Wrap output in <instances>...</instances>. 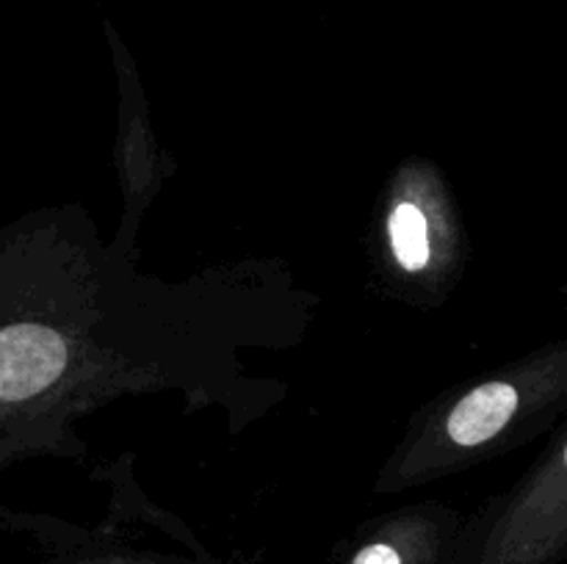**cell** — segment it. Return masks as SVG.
I'll return each mask as SVG.
<instances>
[{
    "mask_svg": "<svg viewBox=\"0 0 567 564\" xmlns=\"http://www.w3.org/2000/svg\"><path fill=\"white\" fill-rule=\"evenodd\" d=\"M66 368V343L39 324L0 330V398L25 401L59 382Z\"/></svg>",
    "mask_w": 567,
    "mask_h": 564,
    "instance_id": "obj_1",
    "label": "cell"
},
{
    "mask_svg": "<svg viewBox=\"0 0 567 564\" xmlns=\"http://www.w3.org/2000/svg\"><path fill=\"white\" fill-rule=\"evenodd\" d=\"M518 407V390L504 382L476 387L449 415V437L460 446H480L507 426Z\"/></svg>",
    "mask_w": 567,
    "mask_h": 564,
    "instance_id": "obj_2",
    "label": "cell"
},
{
    "mask_svg": "<svg viewBox=\"0 0 567 564\" xmlns=\"http://www.w3.org/2000/svg\"><path fill=\"white\" fill-rule=\"evenodd\" d=\"M393 252L404 269H424L430 260V236H426V219L413 202H402L391 216Z\"/></svg>",
    "mask_w": 567,
    "mask_h": 564,
    "instance_id": "obj_3",
    "label": "cell"
},
{
    "mask_svg": "<svg viewBox=\"0 0 567 564\" xmlns=\"http://www.w3.org/2000/svg\"><path fill=\"white\" fill-rule=\"evenodd\" d=\"M354 564H399V553L391 545H369L358 553Z\"/></svg>",
    "mask_w": 567,
    "mask_h": 564,
    "instance_id": "obj_4",
    "label": "cell"
}]
</instances>
